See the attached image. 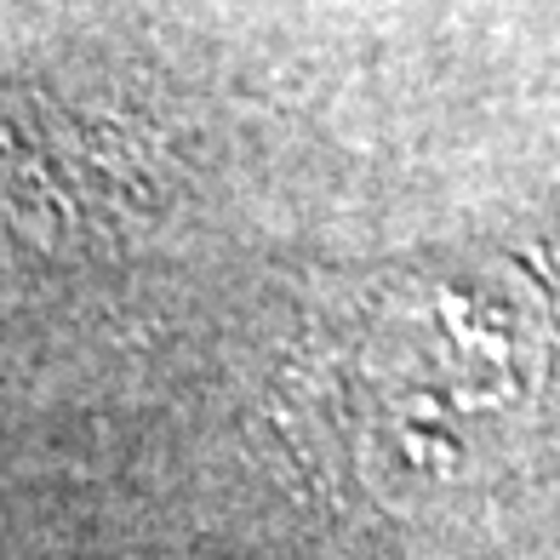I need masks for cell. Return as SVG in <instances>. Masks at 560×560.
<instances>
[{
    "mask_svg": "<svg viewBox=\"0 0 560 560\" xmlns=\"http://www.w3.org/2000/svg\"><path fill=\"white\" fill-rule=\"evenodd\" d=\"M544 389V326L492 264L400 280L338 361L343 464L384 503H441L521 446Z\"/></svg>",
    "mask_w": 560,
    "mask_h": 560,
    "instance_id": "obj_1",
    "label": "cell"
}]
</instances>
